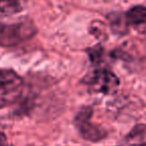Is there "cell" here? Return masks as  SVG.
Returning a JSON list of instances; mask_svg holds the SVG:
<instances>
[{
  "label": "cell",
  "mask_w": 146,
  "mask_h": 146,
  "mask_svg": "<svg viewBox=\"0 0 146 146\" xmlns=\"http://www.w3.org/2000/svg\"><path fill=\"white\" fill-rule=\"evenodd\" d=\"M0 146H13L9 142L7 136L4 133H2V132H0Z\"/></svg>",
  "instance_id": "obj_8"
},
{
  "label": "cell",
  "mask_w": 146,
  "mask_h": 146,
  "mask_svg": "<svg viewBox=\"0 0 146 146\" xmlns=\"http://www.w3.org/2000/svg\"><path fill=\"white\" fill-rule=\"evenodd\" d=\"M108 22H109L110 28L114 34H117L119 36L127 34L129 31L127 21H126L125 13L121 12H112L107 15Z\"/></svg>",
  "instance_id": "obj_7"
},
{
  "label": "cell",
  "mask_w": 146,
  "mask_h": 146,
  "mask_svg": "<svg viewBox=\"0 0 146 146\" xmlns=\"http://www.w3.org/2000/svg\"><path fill=\"white\" fill-rule=\"evenodd\" d=\"M93 68L83 78V83L90 92L112 94L119 86V79L113 71L104 63V51L101 46H95L87 50Z\"/></svg>",
  "instance_id": "obj_1"
},
{
  "label": "cell",
  "mask_w": 146,
  "mask_h": 146,
  "mask_svg": "<svg viewBox=\"0 0 146 146\" xmlns=\"http://www.w3.org/2000/svg\"><path fill=\"white\" fill-rule=\"evenodd\" d=\"M28 0H0V18L19 14L27 6Z\"/></svg>",
  "instance_id": "obj_6"
},
{
  "label": "cell",
  "mask_w": 146,
  "mask_h": 146,
  "mask_svg": "<svg viewBox=\"0 0 146 146\" xmlns=\"http://www.w3.org/2000/svg\"><path fill=\"white\" fill-rule=\"evenodd\" d=\"M93 108L84 106L74 118V125L83 139L90 142H98L106 137V131L101 126L92 121Z\"/></svg>",
  "instance_id": "obj_4"
},
{
  "label": "cell",
  "mask_w": 146,
  "mask_h": 146,
  "mask_svg": "<svg viewBox=\"0 0 146 146\" xmlns=\"http://www.w3.org/2000/svg\"><path fill=\"white\" fill-rule=\"evenodd\" d=\"M36 27L31 19L23 18L11 23L0 22V46H17L30 40L36 34Z\"/></svg>",
  "instance_id": "obj_2"
},
{
  "label": "cell",
  "mask_w": 146,
  "mask_h": 146,
  "mask_svg": "<svg viewBox=\"0 0 146 146\" xmlns=\"http://www.w3.org/2000/svg\"><path fill=\"white\" fill-rule=\"evenodd\" d=\"M24 83L11 69L0 68V109L12 105L21 97Z\"/></svg>",
  "instance_id": "obj_3"
},
{
  "label": "cell",
  "mask_w": 146,
  "mask_h": 146,
  "mask_svg": "<svg viewBox=\"0 0 146 146\" xmlns=\"http://www.w3.org/2000/svg\"><path fill=\"white\" fill-rule=\"evenodd\" d=\"M126 21L129 28L143 34L146 32V6L136 5L125 12Z\"/></svg>",
  "instance_id": "obj_5"
}]
</instances>
